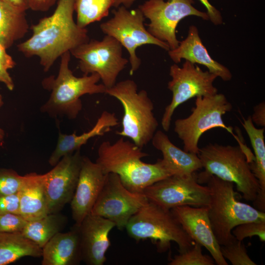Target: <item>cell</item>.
I'll return each mask as SVG.
<instances>
[{
    "label": "cell",
    "instance_id": "26",
    "mask_svg": "<svg viewBox=\"0 0 265 265\" xmlns=\"http://www.w3.org/2000/svg\"><path fill=\"white\" fill-rule=\"evenodd\" d=\"M28 29L25 12L0 0V42L5 48L23 38Z\"/></svg>",
    "mask_w": 265,
    "mask_h": 265
},
{
    "label": "cell",
    "instance_id": "38",
    "mask_svg": "<svg viewBox=\"0 0 265 265\" xmlns=\"http://www.w3.org/2000/svg\"><path fill=\"white\" fill-rule=\"evenodd\" d=\"M7 70L0 61V82L4 83L9 90L12 91L14 89V84Z\"/></svg>",
    "mask_w": 265,
    "mask_h": 265
},
{
    "label": "cell",
    "instance_id": "17",
    "mask_svg": "<svg viewBox=\"0 0 265 265\" xmlns=\"http://www.w3.org/2000/svg\"><path fill=\"white\" fill-rule=\"evenodd\" d=\"M107 175L97 162L83 156L77 186L70 202L72 216L76 224L79 225L91 213Z\"/></svg>",
    "mask_w": 265,
    "mask_h": 265
},
{
    "label": "cell",
    "instance_id": "3",
    "mask_svg": "<svg viewBox=\"0 0 265 265\" xmlns=\"http://www.w3.org/2000/svg\"><path fill=\"white\" fill-rule=\"evenodd\" d=\"M238 144L232 146L210 143L200 148L198 156L204 171L196 175V180L203 184L209 176L214 175L233 183L244 199L254 201L259 189L249 164L254 156L242 142Z\"/></svg>",
    "mask_w": 265,
    "mask_h": 265
},
{
    "label": "cell",
    "instance_id": "21",
    "mask_svg": "<svg viewBox=\"0 0 265 265\" xmlns=\"http://www.w3.org/2000/svg\"><path fill=\"white\" fill-rule=\"evenodd\" d=\"M151 141L153 146L162 153L160 160L172 175H191L203 168L197 154L177 147L162 131H157Z\"/></svg>",
    "mask_w": 265,
    "mask_h": 265
},
{
    "label": "cell",
    "instance_id": "15",
    "mask_svg": "<svg viewBox=\"0 0 265 265\" xmlns=\"http://www.w3.org/2000/svg\"><path fill=\"white\" fill-rule=\"evenodd\" d=\"M83 156L80 150L63 156L44 174L49 213L59 212L70 203L78 183Z\"/></svg>",
    "mask_w": 265,
    "mask_h": 265
},
{
    "label": "cell",
    "instance_id": "36",
    "mask_svg": "<svg viewBox=\"0 0 265 265\" xmlns=\"http://www.w3.org/2000/svg\"><path fill=\"white\" fill-rule=\"evenodd\" d=\"M253 123L265 128V103L263 101L254 107L253 113L251 117Z\"/></svg>",
    "mask_w": 265,
    "mask_h": 265
},
{
    "label": "cell",
    "instance_id": "19",
    "mask_svg": "<svg viewBox=\"0 0 265 265\" xmlns=\"http://www.w3.org/2000/svg\"><path fill=\"white\" fill-rule=\"evenodd\" d=\"M170 58L175 64L182 59L192 63L206 66L208 71L227 81L232 78V74L228 68L212 58L199 36L197 27L191 25L186 37L180 41L178 46L168 51Z\"/></svg>",
    "mask_w": 265,
    "mask_h": 265
},
{
    "label": "cell",
    "instance_id": "41",
    "mask_svg": "<svg viewBox=\"0 0 265 265\" xmlns=\"http://www.w3.org/2000/svg\"><path fill=\"white\" fill-rule=\"evenodd\" d=\"M136 0H115L113 6L117 7L120 5H123L129 8Z\"/></svg>",
    "mask_w": 265,
    "mask_h": 265
},
{
    "label": "cell",
    "instance_id": "34",
    "mask_svg": "<svg viewBox=\"0 0 265 265\" xmlns=\"http://www.w3.org/2000/svg\"><path fill=\"white\" fill-rule=\"evenodd\" d=\"M19 213V192L17 193L0 195V214Z\"/></svg>",
    "mask_w": 265,
    "mask_h": 265
},
{
    "label": "cell",
    "instance_id": "8",
    "mask_svg": "<svg viewBox=\"0 0 265 265\" xmlns=\"http://www.w3.org/2000/svg\"><path fill=\"white\" fill-rule=\"evenodd\" d=\"M233 106L223 94L196 97L195 106L191 114L174 122V132L183 143V150L198 154V142L206 132L221 128L232 134L239 142L240 139L234 135L232 128L224 123L222 116L232 110Z\"/></svg>",
    "mask_w": 265,
    "mask_h": 265
},
{
    "label": "cell",
    "instance_id": "22",
    "mask_svg": "<svg viewBox=\"0 0 265 265\" xmlns=\"http://www.w3.org/2000/svg\"><path fill=\"white\" fill-rule=\"evenodd\" d=\"M19 213L27 221L33 220L49 213L45 188V176L36 173L24 175V181L19 191Z\"/></svg>",
    "mask_w": 265,
    "mask_h": 265
},
{
    "label": "cell",
    "instance_id": "31",
    "mask_svg": "<svg viewBox=\"0 0 265 265\" xmlns=\"http://www.w3.org/2000/svg\"><path fill=\"white\" fill-rule=\"evenodd\" d=\"M24 176L8 168H0V195L18 193L23 186Z\"/></svg>",
    "mask_w": 265,
    "mask_h": 265
},
{
    "label": "cell",
    "instance_id": "28",
    "mask_svg": "<svg viewBox=\"0 0 265 265\" xmlns=\"http://www.w3.org/2000/svg\"><path fill=\"white\" fill-rule=\"evenodd\" d=\"M115 0H74L77 24L82 28L107 17Z\"/></svg>",
    "mask_w": 265,
    "mask_h": 265
},
{
    "label": "cell",
    "instance_id": "5",
    "mask_svg": "<svg viewBox=\"0 0 265 265\" xmlns=\"http://www.w3.org/2000/svg\"><path fill=\"white\" fill-rule=\"evenodd\" d=\"M204 184L211 190L208 214L215 237L220 245L236 240L233 229L242 223L265 220V212L236 197L234 184L214 175L209 176Z\"/></svg>",
    "mask_w": 265,
    "mask_h": 265
},
{
    "label": "cell",
    "instance_id": "6",
    "mask_svg": "<svg viewBox=\"0 0 265 265\" xmlns=\"http://www.w3.org/2000/svg\"><path fill=\"white\" fill-rule=\"evenodd\" d=\"M106 94L117 99L123 107L122 129L116 133L142 149L151 141L159 126L153 102L147 91H138L135 81L128 79L106 89Z\"/></svg>",
    "mask_w": 265,
    "mask_h": 265
},
{
    "label": "cell",
    "instance_id": "14",
    "mask_svg": "<svg viewBox=\"0 0 265 265\" xmlns=\"http://www.w3.org/2000/svg\"><path fill=\"white\" fill-rule=\"evenodd\" d=\"M148 202L143 192L130 191L117 174L110 173L107 174L90 213L111 221L121 230Z\"/></svg>",
    "mask_w": 265,
    "mask_h": 265
},
{
    "label": "cell",
    "instance_id": "32",
    "mask_svg": "<svg viewBox=\"0 0 265 265\" xmlns=\"http://www.w3.org/2000/svg\"><path fill=\"white\" fill-rule=\"evenodd\" d=\"M232 234L239 241L245 238L257 236L261 241H265V220L242 223L235 227Z\"/></svg>",
    "mask_w": 265,
    "mask_h": 265
},
{
    "label": "cell",
    "instance_id": "7",
    "mask_svg": "<svg viewBox=\"0 0 265 265\" xmlns=\"http://www.w3.org/2000/svg\"><path fill=\"white\" fill-rule=\"evenodd\" d=\"M125 229L136 241L149 239L156 245L158 252H166L171 242L176 243L179 253L195 243L184 230L170 210L148 202L129 220Z\"/></svg>",
    "mask_w": 265,
    "mask_h": 265
},
{
    "label": "cell",
    "instance_id": "24",
    "mask_svg": "<svg viewBox=\"0 0 265 265\" xmlns=\"http://www.w3.org/2000/svg\"><path fill=\"white\" fill-rule=\"evenodd\" d=\"M242 125L246 131L255 154L254 160L249 163L250 169L257 179L259 189L253 202L254 208L265 212V128L258 129L251 116L243 118Z\"/></svg>",
    "mask_w": 265,
    "mask_h": 265
},
{
    "label": "cell",
    "instance_id": "9",
    "mask_svg": "<svg viewBox=\"0 0 265 265\" xmlns=\"http://www.w3.org/2000/svg\"><path fill=\"white\" fill-rule=\"evenodd\" d=\"M79 59L83 75L98 74L106 89L113 86L129 60L122 56V46L114 38L106 35L102 40H91L70 51Z\"/></svg>",
    "mask_w": 265,
    "mask_h": 265
},
{
    "label": "cell",
    "instance_id": "18",
    "mask_svg": "<svg viewBox=\"0 0 265 265\" xmlns=\"http://www.w3.org/2000/svg\"><path fill=\"white\" fill-rule=\"evenodd\" d=\"M114 223L91 213L79 225L82 261L88 265H103L110 245L109 234Z\"/></svg>",
    "mask_w": 265,
    "mask_h": 265
},
{
    "label": "cell",
    "instance_id": "12",
    "mask_svg": "<svg viewBox=\"0 0 265 265\" xmlns=\"http://www.w3.org/2000/svg\"><path fill=\"white\" fill-rule=\"evenodd\" d=\"M148 200L168 210L182 206L208 207L211 190L198 183L195 173L172 175L147 187L143 191Z\"/></svg>",
    "mask_w": 265,
    "mask_h": 265
},
{
    "label": "cell",
    "instance_id": "20",
    "mask_svg": "<svg viewBox=\"0 0 265 265\" xmlns=\"http://www.w3.org/2000/svg\"><path fill=\"white\" fill-rule=\"evenodd\" d=\"M42 250V265H79L82 261L79 225L57 233Z\"/></svg>",
    "mask_w": 265,
    "mask_h": 265
},
{
    "label": "cell",
    "instance_id": "39",
    "mask_svg": "<svg viewBox=\"0 0 265 265\" xmlns=\"http://www.w3.org/2000/svg\"><path fill=\"white\" fill-rule=\"evenodd\" d=\"M6 49L0 42V61L8 70L14 67L16 63L12 57L6 53Z\"/></svg>",
    "mask_w": 265,
    "mask_h": 265
},
{
    "label": "cell",
    "instance_id": "37",
    "mask_svg": "<svg viewBox=\"0 0 265 265\" xmlns=\"http://www.w3.org/2000/svg\"><path fill=\"white\" fill-rule=\"evenodd\" d=\"M59 0H28L29 8L36 11H48Z\"/></svg>",
    "mask_w": 265,
    "mask_h": 265
},
{
    "label": "cell",
    "instance_id": "42",
    "mask_svg": "<svg viewBox=\"0 0 265 265\" xmlns=\"http://www.w3.org/2000/svg\"><path fill=\"white\" fill-rule=\"evenodd\" d=\"M4 102L2 96L0 94V108L3 105ZM5 133L4 131L0 128V142H2L4 139Z\"/></svg>",
    "mask_w": 265,
    "mask_h": 265
},
{
    "label": "cell",
    "instance_id": "10",
    "mask_svg": "<svg viewBox=\"0 0 265 265\" xmlns=\"http://www.w3.org/2000/svg\"><path fill=\"white\" fill-rule=\"evenodd\" d=\"M113 16L100 25L101 30L106 35L117 40L129 53L131 64L130 74L132 75L141 65V60L135 51L141 46L151 44L169 51L167 44L153 36L144 26L145 17L141 10H129L123 5L112 11Z\"/></svg>",
    "mask_w": 265,
    "mask_h": 265
},
{
    "label": "cell",
    "instance_id": "11",
    "mask_svg": "<svg viewBox=\"0 0 265 265\" xmlns=\"http://www.w3.org/2000/svg\"><path fill=\"white\" fill-rule=\"evenodd\" d=\"M171 80L168 88L172 93V99L165 108L161 124L163 130L170 129L172 116L176 109L188 100L198 96H209L217 93L213 82L217 76L209 71H203L198 66L186 60L182 67L177 64L170 66Z\"/></svg>",
    "mask_w": 265,
    "mask_h": 265
},
{
    "label": "cell",
    "instance_id": "2",
    "mask_svg": "<svg viewBox=\"0 0 265 265\" xmlns=\"http://www.w3.org/2000/svg\"><path fill=\"white\" fill-rule=\"evenodd\" d=\"M149 155L133 142L121 137L113 143L102 142L97 162L106 174H117L123 185L133 192H143L154 183L172 175L159 159L148 163L142 159Z\"/></svg>",
    "mask_w": 265,
    "mask_h": 265
},
{
    "label": "cell",
    "instance_id": "23",
    "mask_svg": "<svg viewBox=\"0 0 265 265\" xmlns=\"http://www.w3.org/2000/svg\"><path fill=\"white\" fill-rule=\"evenodd\" d=\"M118 124V120L114 113L104 111L94 127L87 132L80 135L59 132L56 147L49 159V164L54 166L63 156L80 150L90 139L104 135Z\"/></svg>",
    "mask_w": 265,
    "mask_h": 265
},
{
    "label": "cell",
    "instance_id": "40",
    "mask_svg": "<svg viewBox=\"0 0 265 265\" xmlns=\"http://www.w3.org/2000/svg\"><path fill=\"white\" fill-rule=\"evenodd\" d=\"M20 11L25 12L29 9L28 0H1Z\"/></svg>",
    "mask_w": 265,
    "mask_h": 265
},
{
    "label": "cell",
    "instance_id": "30",
    "mask_svg": "<svg viewBox=\"0 0 265 265\" xmlns=\"http://www.w3.org/2000/svg\"><path fill=\"white\" fill-rule=\"evenodd\" d=\"M223 257L233 265H256L249 257L245 245L237 239L228 244L220 245Z\"/></svg>",
    "mask_w": 265,
    "mask_h": 265
},
{
    "label": "cell",
    "instance_id": "35",
    "mask_svg": "<svg viewBox=\"0 0 265 265\" xmlns=\"http://www.w3.org/2000/svg\"><path fill=\"white\" fill-rule=\"evenodd\" d=\"M206 8L209 20L215 26L221 25L223 19L220 12L212 5L209 0H199Z\"/></svg>",
    "mask_w": 265,
    "mask_h": 265
},
{
    "label": "cell",
    "instance_id": "4",
    "mask_svg": "<svg viewBox=\"0 0 265 265\" xmlns=\"http://www.w3.org/2000/svg\"><path fill=\"white\" fill-rule=\"evenodd\" d=\"M70 52L61 57L58 74L56 78L50 76L45 79L42 85L51 91L49 100L41 107V111L53 117L65 116L76 118L82 109L80 97L85 94L105 93L106 88L103 84H97L99 75L92 73L77 77L69 67Z\"/></svg>",
    "mask_w": 265,
    "mask_h": 265
},
{
    "label": "cell",
    "instance_id": "29",
    "mask_svg": "<svg viewBox=\"0 0 265 265\" xmlns=\"http://www.w3.org/2000/svg\"><path fill=\"white\" fill-rule=\"evenodd\" d=\"M202 245L195 242L186 251L175 255L168 263L169 265H214L215 262L211 256L202 253Z\"/></svg>",
    "mask_w": 265,
    "mask_h": 265
},
{
    "label": "cell",
    "instance_id": "33",
    "mask_svg": "<svg viewBox=\"0 0 265 265\" xmlns=\"http://www.w3.org/2000/svg\"><path fill=\"white\" fill-rule=\"evenodd\" d=\"M27 221L19 214H0V232L21 233Z\"/></svg>",
    "mask_w": 265,
    "mask_h": 265
},
{
    "label": "cell",
    "instance_id": "1",
    "mask_svg": "<svg viewBox=\"0 0 265 265\" xmlns=\"http://www.w3.org/2000/svg\"><path fill=\"white\" fill-rule=\"evenodd\" d=\"M74 0H59L54 12L31 26V36L17 46L26 57L37 56L47 72L55 61L67 52L88 42L85 28L74 21Z\"/></svg>",
    "mask_w": 265,
    "mask_h": 265
},
{
    "label": "cell",
    "instance_id": "16",
    "mask_svg": "<svg viewBox=\"0 0 265 265\" xmlns=\"http://www.w3.org/2000/svg\"><path fill=\"white\" fill-rule=\"evenodd\" d=\"M170 211L190 238L210 252L215 263L218 265H228L221 253L220 245L213 232L208 207L182 206Z\"/></svg>",
    "mask_w": 265,
    "mask_h": 265
},
{
    "label": "cell",
    "instance_id": "13",
    "mask_svg": "<svg viewBox=\"0 0 265 265\" xmlns=\"http://www.w3.org/2000/svg\"><path fill=\"white\" fill-rule=\"evenodd\" d=\"M194 3L193 0H148L138 8L150 21L147 29L149 33L167 44L170 50H173L180 43L176 29L181 20L189 16L209 20L207 12L195 8Z\"/></svg>",
    "mask_w": 265,
    "mask_h": 265
},
{
    "label": "cell",
    "instance_id": "27",
    "mask_svg": "<svg viewBox=\"0 0 265 265\" xmlns=\"http://www.w3.org/2000/svg\"><path fill=\"white\" fill-rule=\"evenodd\" d=\"M67 221V217L59 212L48 213L41 218L28 221L21 233L42 248L63 230Z\"/></svg>",
    "mask_w": 265,
    "mask_h": 265
},
{
    "label": "cell",
    "instance_id": "25",
    "mask_svg": "<svg viewBox=\"0 0 265 265\" xmlns=\"http://www.w3.org/2000/svg\"><path fill=\"white\" fill-rule=\"evenodd\" d=\"M42 250L21 233L0 232V265H6L26 256L40 257Z\"/></svg>",
    "mask_w": 265,
    "mask_h": 265
}]
</instances>
